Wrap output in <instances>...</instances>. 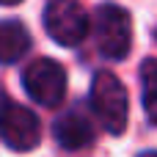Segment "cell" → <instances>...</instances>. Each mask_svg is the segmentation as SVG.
Listing matches in <instances>:
<instances>
[{
	"mask_svg": "<svg viewBox=\"0 0 157 157\" xmlns=\"http://www.w3.org/2000/svg\"><path fill=\"white\" fill-rule=\"evenodd\" d=\"M88 14L77 0H52L44 8V28L50 39H55L63 47H75L88 33Z\"/></svg>",
	"mask_w": 157,
	"mask_h": 157,
	"instance_id": "obj_4",
	"label": "cell"
},
{
	"mask_svg": "<svg viewBox=\"0 0 157 157\" xmlns=\"http://www.w3.org/2000/svg\"><path fill=\"white\" fill-rule=\"evenodd\" d=\"M17 3H22V0H0V6H17Z\"/></svg>",
	"mask_w": 157,
	"mask_h": 157,
	"instance_id": "obj_9",
	"label": "cell"
},
{
	"mask_svg": "<svg viewBox=\"0 0 157 157\" xmlns=\"http://www.w3.org/2000/svg\"><path fill=\"white\" fill-rule=\"evenodd\" d=\"M138 157H157V152H144V155H138Z\"/></svg>",
	"mask_w": 157,
	"mask_h": 157,
	"instance_id": "obj_10",
	"label": "cell"
},
{
	"mask_svg": "<svg viewBox=\"0 0 157 157\" xmlns=\"http://www.w3.org/2000/svg\"><path fill=\"white\" fill-rule=\"evenodd\" d=\"M55 141L69 149V152H77V149H86L91 141H94V127L88 121V116L75 108V110H66L58 121H55Z\"/></svg>",
	"mask_w": 157,
	"mask_h": 157,
	"instance_id": "obj_6",
	"label": "cell"
},
{
	"mask_svg": "<svg viewBox=\"0 0 157 157\" xmlns=\"http://www.w3.org/2000/svg\"><path fill=\"white\" fill-rule=\"evenodd\" d=\"M94 39L105 58L121 61L132 44V19L116 3H102L94 14Z\"/></svg>",
	"mask_w": 157,
	"mask_h": 157,
	"instance_id": "obj_2",
	"label": "cell"
},
{
	"mask_svg": "<svg viewBox=\"0 0 157 157\" xmlns=\"http://www.w3.org/2000/svg\"><path fill=\"white\" fill-rule=\"evenodd\" d=\"M22 83H25V91L44 108H58L66 97V72L52 58L33 61L25 69Z\"/></svg>",
	"mask_w": 157,
	"mask_h": 157,
	"instance_id": "obj_5",
	"label": "cell"
},
{
	"mask_svg": "<svg viewBox=\"0 0 157 157\" xmlns=\"http://www.w3.org/2000/svg\"><path fill=\"white\" fill-rule=\"evenodd\" d=\"M141 86H144V110L149 121L157 124V61H144L141 66Z\"/></svg>",
	"mask_w": 157,
	"mask_h": 157,
	"instance_id": "obj_8",
	"label": "cell"
},
{
	"mask_svg": "<svg viewBox=\"0 0 157 157\" xmlns=\"http://www.w3.org/2000/svg\"><path fill=\"white\" fill-rule=\"evenodd\" d=\"M0 138L17 152H30L41 141V124L33 110L14 102L11 97L0 99Z\"/></svg>",
	"mask_w": 157,
	"mask_h": 157,
	"instance_id": "obj_3",
	"label": "cell"
},
{
	"mask_svg": "<svg viewBox=\"0 0 157 157\" xmlns=\"http://www.w3.org/2000/svg\"><path fill=\"white\" fill-rule=\"evenodd\" d=\"M91 108L110 135L124 132L127 113H130L127 88L121 86V80L113 72H97L94 75V80H91Z\"/></svg>",
	"mask_w": 157,
	"mask_h": 157,
	"instance_id": "obj_1",
	"label": "cell"
},
{
	"mask_svg": "<svg viewBox=\"0 0 157 157\" xmlns=\"http://www.w3.org/2000/svg\"><path fill=\"white\" fill-rule=\"evenodd\" d=\"M30 44V36L25 30V25H19L17 19H3L0 22V63H14L25 55Z\"/></svg>",
	"mask_w": 157,
	"mask_h": 157,
	"instance_id": "obj_7",
	"label": "cell"
}]
</instances>
